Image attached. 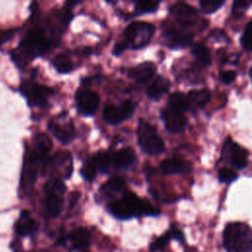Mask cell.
<instances>
[{"mask_svg":"<svg viewBox=\"0 0 252 252\" xmlns=\"http://www.w3.org/2000/svg\"><path fill=\"white\" fill-rule=\"evenodd\" d=\"M157 72V67L153 62L146 61L138 64L128 71V77L138 84L149 82Z\"/></svg>","mask_w":252,"mask_h":252,"instance_id":"obj_15","label":"cell"},{"mask_svg":"<svg viewBox=\"0 0 252 252\" xmlns=\"http://www.w3.org/2000/svg\"><path fill=\"white\" fill-rule=\"evenodd\" d=\"M51 149H52V141L46 134L39 133L35 136L34 149L32 152V154L39 162H42L46 159V157Z\"/></svg>","mask_w":252,"mask_h":252,"instance_id":"obj_19","label":"cell"},{"mask_svg":"<svg viewBox=\"0 0 252 252\" xmlns=\"http://www.w3.org/2000/svg\"><path fill=\"white\" fill-rule=\"evenodd\" d=\"M96 173H97V168L95 166V163H94L93 158H91L84 163V165L81 169V174L86 180L91 182L95 178Z\"/></svg>","mask_w":252,"mask_h":252,"instance_id":"obj_31","label":"cell"},{"mask_svg":"<svg viewBox=\"0 0 252 252\" xmlns=\"http://www.w3.org/2000/svg\"><path fill=\"white\" fill-rule=\"evenodd\" d=\"M81 252H89V251H87V249H85V250H82Z\"/></svg>","mask_w":252,"mask_h":252,"instance_id":"obj_40","label":"cell"},{"mask_svg":"<svg viewBox=\"0 0 252 252\" xmlns=\"http://www.w3.org/2000/svg\"><path fill=\"white\" fill-rule=\"evenodd\" d=\"M169 88H170V82L168 81V79L158 75L148 86L147 92H146L147 96L152 100L158 101L169 91Z\"/></svg>","mask_w":252,"mask_h":252,"instance_id":"obj_17","label":"cell"},{"mask_svg":"<svg viewBox=\"0 0 252 252\" xmlns=\"http://www.w3.org/2000/svg\"><path fill=\"white\" fill-rule=\"evenodd\" d=\"M62 122L63 123H61V121H58V120H51L48 123L47 128L51 132V134L61 144L68 145L75 139V136H76L75 127L72 120H69L67 122L65 121H62Z\"/></svg>","mask_w":252,"mask_h":252,"instance_id":"obj_12","label":"cell"},{"mask_svg":"<svg viewBox=\"0 0 252 252\" xmlns=\"http://www.w3.org/2000/svg\"><path fill=\"white\" fill-rule=\"evenodd\" d=\"M251 34H252V28H251V22L249 21L245 27L244 30L241 33L240 36V43L243 49L247 52L251 51Z\"/></svg>","mask_w":252,"mask_h":252,"instance_id":"obj_33","label":"cell"},{"mask_svg":"<svg viewBox=\"0 0 252 252\" xmlns=\"http://www.w3.org/2000/svg\"><path fill=\"white\" fill-rule=\"evenodd\" d=\"M51 44L52 41L46 36L43 30L34 28L12 52V59L19 68H24L33 58L45 53Z\"/></svg>","mask_w":252,"mask_h":252,"instance_id":"obj_2","label":"cell"},{"mask_svg":"<svg viewBox=\"0 0 252 252\" xmlns=\"http://www.w3.org/2000/svg\"><path fill=\"white\" fill-rule=\"evenodd\" d=\"M21 92L26 96L28 103L31 106L38 107L45 106L49 97L54 94L53 89L31 81H25L22 83Z\"/></svg>","mask_w":252,"mask_h":252,"instance_id":"obj_6","label":"cell"},{"mask_svg":"<svg viewBox=\"0 0 252 252\" xmlns=\"http://www.w3.org/2000/svg\"><path fill=\"white\" fill-rule=\"evenodd\" d=\"M135 111V104L131 100H125L118 105L107 104L102 111L103 120L111 125H117L130 118Z\"/></svg>","mask_w":252,"mask_h":252,"instance_id":"obj_8","label":"cell"},{"mask_svg":"<svg viewBox=\"0 0 252 252\" xmlns=\"http://www.w3.org/2000/svg\"><path fill=\"white\" fill-rule=\"evenodd\" d=\"M224 2L225 0H200V7L205 14H214Z\"/></svg>","mask_w":252,"mask_h":252,"instance_id":"obj_32","label":"cell"},{"mask_svg":"<svg viewBox=\"0 0 252 252\" xmlns=\"http://www.w3.org/2000/svg\"><path fill=\"white\" fill-rule=\"evenodd\" d=\"M137 139L141 150L148 155H159L164 151V143L156 128L144 119H139Z\"/></svg>","mask_w":252,"mask_h":252,"instance_id":"obj_5","label":"cell"},{"mask_svg":"<svg viewBox=\"0 0 252 252\" xmlns=\"http://www.w3.org/2000/svg\"><path fill=\"white\" fill-rule=\"evenodd\" d=\"M155 32V27L147 22H133L123 32V38L113 48V55L119 56L126 49L138 50L147 46Z\"/></svg>","mask_w":252,"mask_h":252,"instance_id":"obj_3","label":"cell"},{"mask_svg":"<svg viewBox=\"0 0 252 252\" xmlns=\"http://www.w3.org/2000/svg\"><path fill=\"white\" fill-rule=\"evenodd\" d=\"M191 53L194 56V58L200 64H202L204 66H208L212 62V57H211L210 50L204 44H201V43L194 44L193 47H192Z\"/></svg>","mask_w":252,"mask_h":252,"instance_id":"obj_27","label":"cell"},{"mask_svg":"<svg viewBox=\"0 0 252 252\" xmlns=\"http://www.w3.org/2000/svg\"><path fill=\"white\" fill-rule=\"evenodd\" d=\"M14 34L13 30H0V46L8 41Z\"/></svg>","mask_w":252,"mask_h":252,"instance_id":"obj_37","label":"cell"},{"mask_svg":"<svg viewBox=\"0 0 252 252\" xmlns=\"http://www.w3.org/2000/svg\"><path fill=\"white\" fill-rule=\"evenodd\" d=\"M126 191L125 182L119 177H112L108 179L100 188V192L106 197H113L118 193Z\"/></svg>","mask_w":252,"mask_h":252,"instance_id":"obj_25","label":"cell"},{"mask_svg":"<svg viewBox=\"0 0 252 252\" xmlns=\"http://www.w3.org/2000/svg\"><path fill=\"white\" fill-rule=\"evenodd\" d=\"M43 189L45 193H57L63 195L66 190V186L62 180L58 178H51L44 184Z\"/></svg>","mask_w":252,"mask_h":252,"instance_id":"obj_30","label":"cell"},{"mask_svg":"<svg viewBox=\"0 0 252 252\" xmlns=\"http://www.w3.org/2000/svg\"><path fill=\"white\" fill-rule=\"evenodd\" d=\"M82 0H65V8L71 10L75 6H77Z\"/></svg>","mask_w":252,"mask_h":252,"instance_id":"obj_38","label":"cell"},{"mask_svg":"<svg viewBox=\"0 0 252 252\" xmlns=\"http://www.w3.org/2000/svg\"><path fill=\"white\" fill-rule=\"evenodd\" d=\"M77 111L80 115L90 117L93 116L99 105L98 94L91 90L80 89L76 93Z\"/></svg>","mask_w":252,"mask_h":252,"instance_id":"obj_9","label":"cell"},{"mask_svg":"<svg viewBox=\"0 0 252 252\" xmlns=\"http://www.w3.org/2000/svg\"><path fill=\"white\" fill-rule=\"evenodd\" d=\"M171 239H177L179 241H184V236L182 231L177 229L176 227H171L166 233L161 235L160 237L157 238L151 245H150V250L151 251H157V250H161L163 249L167 243Z\"/></svg>","mask_w":252,"mask_h":252,"instance_id":"obj_23","label":"cell"},{"mask_svg":"<svg viewBox=\"0 0 252 252\" xmlns=\"http://www.w3.org/2000/svg\"><path fill=\"white\" fill-rule=\"evenodd\" d=\"M40 162L36 160L31 154L25 162L22 174V188L28 193L32 190L37 175V166Z\"/></svg>","mask_w":252,"mask_h":252,"instance_id":"obj_16","label":"cell"},{"mask_svg":"<svg viewBox=\"0 0 252 252\" xmlns=\"http://www.w3.org/2000/svg\"><path fill=\"white\" fill-rule=\"evenodd\" d=\"M221 159L228 161L236 169H243L248 164V151L227 137L221 150Z\"/></svg>","mask_w":252,"mask_h":252,"instance_id":"obj_7","label":"cell"},{"mask_svg":"<svg viewBox=\"0 0 252 252\" xmlns=\"http://www.w3.org/2000/svg\"><path fill=\"white\" fill-rule=\"evenodd\" d=\"M107 3H110V4H114L116 2V0H105Z\"/></svg>","mask_w":252,"mask_h":252,"instance_id":"obj_39","label":"cell"},{"mask_svg":"<svg viewBox=\"0 0 252 252\" xmlns=\"http://www.w3.org/2000/svg\"><path fill=\"white\" fill-rule=\"evenodd\" d=\"M169 12L177 21V23L184 28H188L195 25L198 18L197 9L183 2H178L171 6Z\"/></svg>","mask_w":252,"mask_h":252,"instance_id":"obj_11","label":"cell"},{"mask_svg":"<svg viewBox=\"0 0 252 252\" xmlns=\"http://www.w3.org/2000/svg\"><path fill=\"white\" fill-rule=\"evenodd\" d=\"M236 78V72L234 70H225V71H221L220 74V81L225 84V85H229L231 84Z\"/></svg>","mask_w":252,"mask_h":252,"instance_id":"obj_36","label":"cell"},{"mask_svg":"<svg viewBox=\"0 0 252 252\" xmlns=\"http://www.w3.org/2000/svg\"><path fill=\"white\" fill-rule=\"evenodd\" d=\"M38 252H46V251H38Z\"/></svg>","mask_w":252,"mask_h":252,"instance_id":"obj_41","label":"cell"},{"mask_svg":"<svg viewBox=\"0 0 252 252\" xmlns=\"http://www.w3.org/2000/svg\"><path fill=\"white\" fill-rule=\"evenodd\" d=\"M160 116L165 129L169 133L179 134L184 131L187 121L184 112L167 106L160 111Z\"/></svg>","mask_w":252,"mask_h":252,"instance_id":"obj_10","label":"cell"},{"mask_svg":"<svg viewBox=\"0 0 252 252\" xmlns=\"http://www.w3.org/2000/svg\"><path fill=\"white\" fill-rule=\"evenodd\" d=\"M251 5V0H233L232 14L235 17L241 16Z\"/></svg>","mask_w":252,"mask_h":252,"instance_id":"obj_35","label":"cell"},{"mask_svg":"<svg viewBox=\"0 0 252 252\" xmlns=\"http://www.w3.org/2000/svg\"><path fill=\"white\" fill-rule=\"evenodd\" d=\"M37 229V222L32 218L31 213L27 210L22 211L20 218L16 223V231L19 235L27 236L35 232Z\"/></svg>","mask_w":252,"mask_h":252,"instance_id":"obj_20","label":"cell"},{"mask_svg":"<svg viewBox=\"0 0 252 252\" xmlns=\"http://www.w3.org/2000/svg\"><path fill=\"white\" fill-rule=\"evenodd\" d=\"M136 160V155L132 148L127 147L115 152H109L110 167L115 169H127Z\"/></svg>","mask_w":252,"mask_h":252,"instance_id":"obj_14","label":"cell"},{"mask_svg":"<svg viewBox=\"0 0 252 252\" xmlns=\"http://www.w3.org/2000/svg\"><path fill=\"white\" fill-rule=\"evenodd\" d=\"M64 238L65 241L69 240L72 244V247L79 251L87 249L91 244V233L85 227L77 228L70 234L64 236Z\"/></svg>","mask_w":252,"mask_h":252,"instance_id":"obj_18","label":"cell"},{"mask_svg":"<svg viewBox=\"0 0 252 252\" xmlns=\"http://www.w3.org/2000/svg\"><path fill=\"white\" fill-rule=\"evenodd\" d=\"M63 208L62 195L57 193H45L44 209L45 213L50 218H55L60 215Z\"/></svg>","mask_w":252,"mask_h":252,"instance_id":"obj_21","label":"cell"},{"mask_svg":"<svg viewBox=\"0 0 252 252\" xmlns=\"http://www.w3.org/2000/svg\"><path fill=\"white\" fill-rule=\"evenodd\" d=\"M168 106L181 112H185L190 108L186 94H181L179 92L173 93L169 95Z\"/></svg>","mask_w":252,"mask_h":252,"instance_id":"obj_28","label":"cell"},{"mask_svg":"<svg viewBox=\"0 0 252 252\" xmlns=\"http://www.w3.org/2000/svg\"><path fill=\"white\" fill-rule=\"evenodd\" d=\"M189 169V164L178 158H166L160 163V170L164 174L183 173Z\"/></svg>","mask_w":252,"mask_h":252,"instance_id":"obj_22","label":"cell"},{"mask_svg":"<svg viewBox=\"0 0 252 252\" xmlns=\"http://www.w3.org/2000/svg\"><path fill=\"white\" fill-rule=\"evenodd\" d=\"M52 65L60 74H68L73 70V63L71 59L63 53H60L53 58Z\"/></svg>","mask_w":252,"mask_h":252,"instance_id":"obj_29","label":"cell"},{"mask_svg":"<svg viewBox=\"0 0 252 252\" xmlns=\"http://www.w3.org/2000/svg\"><path fill=\"white\" fill-rule=\"evenodd\" d=\"M134 8L137 14L155 13L161 2V0H133Z\"/></svg>","mask_w":252,"mask_h":252,"instance_id":"obj_26","label":"cell"},{"mask_svg":"<svg viewBox=\"0 0 252 252\" xmlns=\"http://www.w3.org/2000/svg\"><path fill=\"white\" fill-rule=\"evenodd\" d=\"M223 246L227 252H251L252 231L245 222H230L223 230Z\"/></svg>","mask_w":252,"mask_h":252,"instance_id":"obj_4","label":"cell"},{"mask_svg":"<svg viewBox=\"0 0 252 252\" xmlns=\"http://www.w3.org/2000/svg\"><path fill=\"white\" fill-rule=\"evenodd\" d=\"M107 209L113 217L121 220L159 214V211L148 200L141 199L130 191H125L119 199L110 202Z\"/></svg>","mask_w":252,"mask_h":252,"instance_id":"obj_1","label":"cell"},{"mask_svg":"<svg viewBox=\"0 0 252 252\" xmlns=\"http://www.w3.org/2000/svg\"><path fill=\"white\" fill-rule=\"evenodd\" d=\"M189 106H193L197 109H201L207 105L211 99V94L208 90H192L187 94Z\"/></svg>","mask_w":252,"mask_h":252,"instance_id":"obj_24","label":"cell"},{"mask_svg":"<svg viewBox=\"0 0 252 252\" xmlns=\"http://www.w3.org/2000/svg\"><path fill=\"white\" fill-rule=\"evenodd\" d=\"M164 44L171 49H180L189 46L194 38L192 32L183 30H168L163 32Z\"/></svg>","mask_w":252,"mask_h":252,"instance_id":"obj_13","label":"cell"},{"mask_svg":"<svg viewBox=\"0 0 252 252\" xmlns=\"http://www.w3.org/2000/svg\"><path fill=\"white\" fill-rule=\"evenodd\" d=\"M237 178L238 174L228 167H222L219 170V180L222 183H231Z\"/></svg>","mask_w":252,"mask_h":252,"instance_id":"obj_34","label":"cell"}]
</instances>
